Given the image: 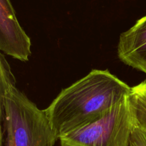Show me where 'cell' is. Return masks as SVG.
Wrapping results in <instances>:
<instances>
[{
    "mask_svg": "<svg viewBox=\"0 0 146 146\" xmlns=\"http://www.w3.org/2000/svg\"><path fill=\"white\" fill-rule=\"evenodd\" d=\"M130 92L131 87L108 70H93L64 89L45 111L59 140L101 118Z\"/></svg>",
    "mask_w": 146,
    "mask_h": 146,
    "instance_id": "6da1fadb",
    "label": "cell"
},
{
    "mask_svg": "<svg viewBox=\"0 0 146 146\" xmlns=\"http://www.w3.org/2000/svg\"><path fill=\"white\" fill-rule=\"evenodd\" d=\"M5 146H54L58 140L45 110H39L15 84L4 98Z\"/></svg>",
    "mask_w": 146,
    "mask_h": 146,
    "instance_id": "7a4b0ae2",
    "label": "cell"
},
{
    "mask_svg": "<svg viewBox=\"0 0 146 146\" xmlns=\"http://www.w3.org/2000/svg\"><path fill=\"white\" fill-rule=\"evenodd\" d=\"M134 126L129 96L96 121L59 137L61 146H128Z\"/></svg>",
    "mask_w": 146,
    "mask_h": 146,
    "instance_id": "3957f363",
    "label": "cell"
},
{
    "mask_svg": "<svg viewBox=\"0 0 146 146\" xmlns=\"http://www.w3.org/2000/svg\"><path fill=\"white\" fill-rule=\"evenodd\" d=\"M31 40L17 19L10 0H0V51L12 58L27 62Z\"/></svg>",
    "mask_w": 146,
    "mask_h": 146,
    "instance_id": "277c9868",
    "label": "cell"
},
{
    "mask_svg": "<svg viewBox=\"0 0 146 146\" xmlns=\"http://www.w3.org/2000/svg\"><path fill=\"white\" fill-rule=\"evenodd\" d=\"M118 58L146 74V15L120 36Z\"/></svg>",
    "mask_w": 146,
    "mask_h": 146,
    "instance_id": "5b68a950",
    "label": "cell"
},
{
    "mask_svg": "<svg viewBox=\"0 0 146 146\" xmlns=\"http://www.w3.org/2000/svg\"><path fill=\"white\" fill-rule=\"evenodd\" d=\"M129 102L134 124L146 130V81L131 87Z\"/></svg>",
    "mask_w": 146,
    "mask_h": 146,
    "instance_id": "8992f818",
    "label": "cell"
},
{
    "mask_svg": "<svg viewBox=\"0 0 146 146\" xmlns=\"http://www.w3.org/2000/svg\"><path fill=\"white\" fill-rule=\"evenodd\" d=\"M16 84L15 77L5 57L0 51V146L3 142V123L4 117V98L7 90Z\"/></svg>",
    "mask_w": 146,
    "mask_h": 146,
    "instance_id": "52a82bcc",
    "label": "cell"
},
{
    "mask_svg": "<svg viewBox=\"0 0 146 146\" xmlns=\"http://www.w3.org/2000/svg\"><path fill=\"white\" fill-rule=\"evenodd\" d=\"M128 146H146V130L134 124Z\"/></svg>",
    "mask_w": 146,
    "mask_h": 146,
    "instance_id": "ba28073f",
    "label": "cell"
}]
</instances>
